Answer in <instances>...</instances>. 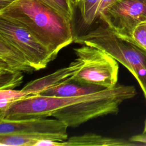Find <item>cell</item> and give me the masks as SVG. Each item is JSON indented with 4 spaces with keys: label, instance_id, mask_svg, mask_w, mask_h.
<instances>
[{
    "label": "cell",
    "instance_id": "1",
    "mask_svg": "<svg viewBox=\"0 0 146 146\" xmlns=\"http://www.w3.org/2000/svg\"><path fill=\"white\" fill-rule=\"evenodd\" d=\"M0 17L27 30L56 55L75 40L71 22L39 0H17Z\"/></svg>",
    "mask_w": 146,
    "mask_h": 146
},
{
    "label": "cell",
    "instance_id": "2",
    "mask_svg": "<svg viewBox=\"0 0 146 146\" xmlns=\"http://www.w3.org/2000/svg\"><path fill=\"white\" fill-rule=\"evenodd\" d=\"M75 41L100 48L125 66L137 80L146 100V50L119 36L106 24L98 26Z\"/></svg>",
    "mask_w": 146,
    "mask_h": 146
},
{
    "label": "cell",
    "instance_id": "3",
    "mask_svg": "<svg viewBox=\"0 0 146 146\" xmlns=\"http://www.w3.org/2000/svg\"><path fill=\"white\" fill-rule=\"evenodd\" d=\"M136 94L134 86L117 84L95 92L86 100L59 109L51 116L63 121L68 127L75 128L99 117L117 114L121 103Z\"/></svg>",
    "mask_w": 146,
    "mask_h": 146
},
{
    "label": "cell",
    "instance_id": "4",
    "mask_svg": "<svg viewBox=\"0 0 146 146\" xmlns=\"http://www.w3.org/2000/svg\"><path fill=\"white\" fill-rule=\"evenodd\" d=\"M73 50L76 57L83 61L82 67L73 80L106 88L117 84L119 65L110 55L100 48L85 44Z\"/></svg>",
    "mask_w": 146,
    "mask_h": 146
},
{
    "label": "cell",
    "instance_id": "5",
    "mask_svg": "<svg viewBox=\"0 0 146 146\" xmlns=\"http://www.w3.org/2000/svg\"><path fill=\"white\" fill-rule=\"evenodd\" d=\"M99 18L119 36L133 40L135 27L146 22V0H116Z\"/></svg>",
    "mask_w": 146,
    "mask_h": 146
},
{
    "label": "cell",
    "instance_id": "6",
    "mask_svg": "<svg viewBox=\"0 0 146 146\" xmlns=\"http://www.w3.org/2000/svg\"><path fill=\"white\" fill-rule=\"evenodd\" d=\"M0 36L20 50L35 71L45 68L57 56L27 30L1 17Z\"/></svg>",
    "mask_w": 146,
    "mask_h": 146
},
{
    "label": "cell",
    "instance_id": "7",
    "mask_svg": "<svg viewBox=\"0 0 146 146\" xmlns=\"http://www.w3.org/2000/svg\"><path fill=\"white\" fill-rule=\"evenodd\" d=\"M68 126L55 119L35 118L17 120H0V135L8 134H50L68 137Z\"/></svg>",
    "mask_w": 146,
    "mask_h": 146
},
{
    "label": "cell",
    "instance_id": "8",
    "mask_svg": "<svg viewBox=\"0 0 146 146\" xmlns=\"http://www.w3.org/2000/svg\"><path fill=\"white\" fill-rule=\"evenodd\" d=\"M83 65V61L82 59L76 57L68 66L58 69L46 76L30 81L21 90L27 95L39 94L48 88L72 80L80 71Z\"/></svg>",
    "mask_w": 146,
    "mask_h": 146
},
{
    "label": "cell",
    "instance_id": "9",
    "mask_svg": "<svg viewBox=\"0 0 146 146\" xmlns=\"http://www.w3.org/2000/svg\"><path fill=\"white\" fill-rule=\"evenodd\" d=\"M0 67L23 73L35 71L25 55L5 38L0 36Z\"/></svg>",
    "mask_w": 146,
    "mask_h": 146
},
{
    "label": "cell",
    "instance_id": "10",
    "mask_svg": "<svg viewBox=\"0 0 146 146\" xmlns=\"http://www.w3.org/2000/svg\"><path fill=\"white\" fill-rule=\"evenodd\" d=\"M106 88L97 85L80 83L73 79L48 88L39 95L47 96L70 98L91 94Z\"/></svg>",
    "mask_w": 146,
    "mask_h": 146
},
{
    "label": "cell",
    "instance_id": "11",
    "mask_svg": "<svg viewBox=\"0 0 146 146\" xmlns=\"http://www.w3.org/2000/svg\"><path fill=\"white\" fill-rule=\"evenodd\" d=\"M139 144L129 140L103 136L94 133H86L68 137L62 142V146H131Z\"/></svg>",
    "mask_w": 146,
    "mask_h": 146
},
{
    "label": "cell",
    "instance_id": "12",
    "mask_svg": "<svg viewBox=\"0 0 146 146\" xmlns=\"http://www.w3.org/2000/svg\"><path fill=\"white\" fill-rule=\"evenodd\" d=\"M65 136L50 134H8L0 135L1 146H35L42 140H52L63 141L67 139Z\"/></svg>",
    "mask_w": 146,
    "mask_h": 146
},
{
    "label": "cell",
    "instance_id": "13",
    "mask_svg": "<svg viewBox=\"0 0 146 146\" xmlns=\"http://www.w3.org/2000/svg\"><path fill=\"white\" fill-rule=\"evenodd\" d=\"M79 10L82 22L85 26L92 25L99 18V10L102 0H71Z\"/></svg>",
    "mask_w": 146,
    "mask_h": 146
},
{
    "label": "cell",
    "instance_id": "14",
    "mask_svg": "<svg viewBox=\"0 0 146 146\" xmlns=\"http://www.w3.org/2000/svg\"><path fill=\"white\" fill-rule=\"evenodd\" d=\"M23 79V72L0 67V90L14 89L22 84Z\"/></svg>",
    "mask_w": 146,
    "mask_h": 146
},
{
    "label": "cell",
    "instance_id": "15",
    "mask_svg": "<svg viewBox=\"0 0 146 146\" xmlns=\"http://www.w3.org/2000/svg\"><path fill=\"white\" fill-rule=\"evenodd\" d=\"M27 94L22 90H0V117L3 116L8 108L14 102L23 98Z\"/></svg>",
    "mask_w": 146,
    "mask_h": 146
},
{
    "label": "cell",
    "instance_id": "16",
    "mask_svg": "<svg viewBox=\"0 0 146 146\" xmlns=\"http://www.w3.org/2000/svg\"><path fill=\"white\" fill-rule=\"evenodd\" d=\"M52 7L71 22L74 18V8L71 0H39Z\"/></svg>",
    "mask_w": 146,
    "mask_h": 146
},
{
    "label": "cell",
    "instance_id": "17",
    "mask_svg": "<svg viewBox=\"0 0 146 146\" xmlns=\"http://www.w3.org/2000/svg\"><path fill=\"white\" fill-rule=\"evenodd\" d=\"M132 40L146 50V22L137 25L132 33Z\"/></svg>",
    "mask_w": 146,
    "mask_h": 146
},
{
    "label": "cell",
    "instance_id": "18",
    "mask_svg": "<svg viewBox=\"0 0 146 146\" xmlns=\"http://www.w3.org/2000/svg\"><path fill=\"white\" fill-rule=\"evenodd\" d=\"M129 140L132 142L136 143L139 145H146V132H143L141 134L132 136Z\"/></svg>",
    "mask_w": 146,
    "mask_h": 146
},
{
    "label": "cell",
    "instance_id": "19",
    "mask_svg": "<svg viewBox=\"0 0 146 146\" xmlns=\"http://www.w3.org/2000/svg\"><path fill=\"white\" fill-rule=\"evenodd\" d=\"M17 0H0V11L15 3Z\"/></svg>",
    "mask_w": 146,
    "mask_h": 146
},
{
    "label": "cell",
    "instance_id": "20",
    "mask_svg": "<svg viewBox=\"0 0 146 146\" xmlns=\"http://www.w3.org/2000/svg\"><path fill=\"white\" fill-rule=\"evenodd\" d=\"M143 132H146V119L144 121V131Z\"/></svg>",
    "mask_w": 146,
    "mask_h": 146
}]
</instances>
